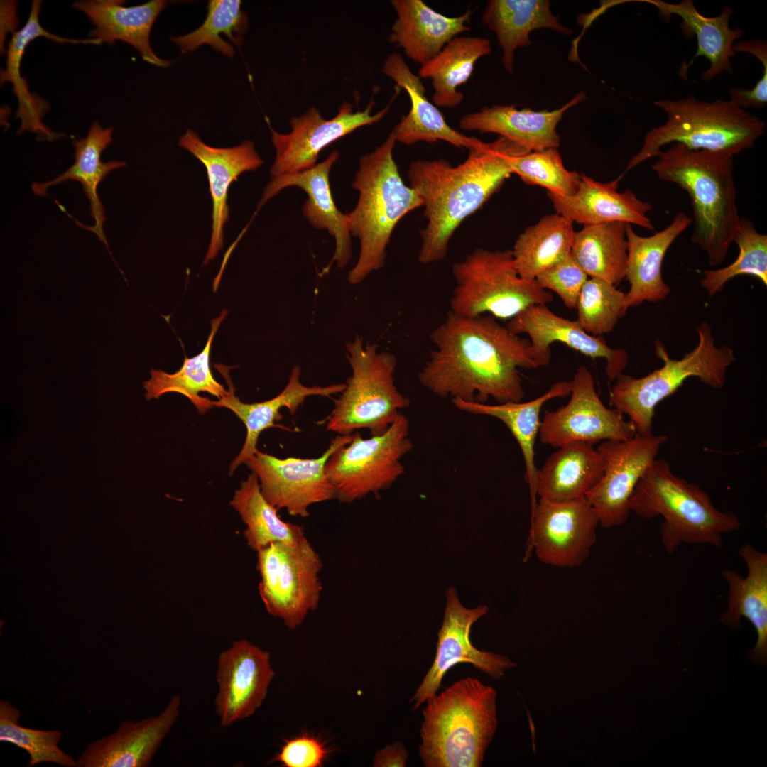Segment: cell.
I'll return each mask as SVG.
<instances>
[{
    "mask_svg": "<svg viewBox=\"0 0 767 767\" xmlns=\"http://www.w3.org/2000/svg\"><path fill=\"white\" fill-rule=\"evenodd\" d=\"M570 393L569 381H559L540 396L527 402H506L490 405L467 402L453 398V405L459 410L474 415H484L499 419L509 429L516 440L523 457L526 474L531 493V513L535 508L538 469L535 462V445L540 426V411L548 401L566 397Z\"/></svg>",
    "mask_w": 767,
    "mask_h": 767,
    "instance_id": "34",
    "label": "cell"
},
{
    "mask_svg": "<svg viewBox=\"0 0 767 767\" xmlns=\"http://www.w3.org/2000/svg\"><path fill=\"white\" fill-rule=\"evenodd\" d=\"M435 346L418 377L435 396L467 402H521L519 369L538 368L530 340L510 332L491 315L451 311L430 334Z\"/></svg>",
    "mask_w": 767,
    "mask_h": 767,
    "instance_id": "1",
    "label": "cell"
},
{
    "mask_svg": "<svg viewBox=\"0 0 767 767\" xmlns=\"http://www.w3.org/2000/svg\"><path fill=\"white\" fill-rule=\"evenodd\" d=\"M112 127L104 129L98 121H94L85 138L72 141L75 148L73 164L65 172L51 180L45 183H33L31 188L36 195L45 197L48 196L47 190L51 186L67 180L79 182L89 200L90 216L94 219V224L92 226H85L72 217L70 215L69 217L74 219L77 225L97 234L99 239L106 245L113 261L117 266L104 233L105 210L97 193L99 184L109 173L126 165L124 161L112 160L103 162L101 160L102 152L112 142ZM117 267L119 268L118 266Z\"/></svg>",
    "mask_w": 767,
    "mask_h": 767,
    "instance_id": "31",
    "label": "cell"
},
{
    "mask_svg": "<svg viewBox=\"0 0 767 767\" xmlns=\"http://www.w3.org/2000/svg\"><path fill=\"white\" fill-rule=\"evenodd\" d=\"M641 1L657 8L663 20H669L672 15L679 16L682 20L681 28L684 35L686 37L696 36L697 52L691 62L682 65L680 72L682 77H686L687 69L698 57H705L710 62L709 68L702 73L703 81L712 80L724 72H732L730 59L736 55L734 44L741 38L744 32L739 28H730L731 9L724 6L719 16L706 17L698 12L692 0H683L677 4L661 0Z\"/></svg>",
    "mask_w": 767,
    "mask_h": 767,
    "instance_id": "33",
    "label": "cell"
},
{
    "mask_svg": "<svg viewBox=\"0 0 767 767\" xmlns=\"http://www.w3.org/2000/svg\"><path fill=\"white\" fill-rule=\"evenodd\" d=\"M736 53L744 52L754 55L763 65V75L751 89L734 87L729 92L730 99L739 107L762 109L767 103V43L764 40L737 41L734 45Z\"/></svg>",
    "mask_w": 767,
    "mask_h": 767,
    "instance_id": "49",
    "label": "cell"
},
{
    "mask_svg": "<svg viewBox=\"0 0 767 767\" xmlns=\"http://www.w3.org/2000/svg\"><path fill=\"white\" fill-rule=\"evenodd\" d=\"M409 753L400 741L387 745L379 749L374 757V767H404L408 758Z\"/></svg>",
    "mask_w": 767,
    "mask_h": 767,
    "instance_id": "51",
    "label": "cell"
},
{
    "mask_svg": "<svg viewBox=\"0 0 767 767\" xmlns=\"http://www.w3.org/2000/svg\"><path fill=\"white\" fill-rule=\"evenodd\" d=\"M352 369L344 389L327 417L322 421L327 430L337 435H352L361 429L378 435L388 430L400 410L410 404L408 397L395 385L396 357L379 351L374 344H364L356 336L346 345Z\"/></svg>",
    "mask_w": 767,
    "mask_h": 767,
    "instance_id": "9",
    "label": "cell"
},
{
    "mask_svg": "<svg viewBox=\"0 0 767 767\" xmlns=\"http://www.w3.org/2000/svg\"><path fill=\"white\" fill-rule=\"evenodd\" d=\"M496 691L477 678L457 680L426 702L418 751L425 767H479L497 727Z\"/></svg>",
    "mask_w": 767,
    "mask_h": 767,
    "instance_id": "4",
    "label": "cell"
},
{
    "mask_svg": "<svg viewBox=\"0 0 767 767\" xmlns=\"http://www.w3.org/2000/svg\"><path fill=\"white\" fill-rule=\"evenodd\" d=\"M230 505L245 524L244 537L255 552L273 543H294L308 539L303 526L280 518L278 510L263 496L253 472L235 490Z\"/></svg>",
    "mask_w": 767,
    "mask_h": 767,
    "instance_id": "41",
    "label": "cell"
},
{
    "mask_svg": "<svg viewBox=\"0 0 767 767\" xmlns=\"http://www.w3.org/2000/svg\"><path fill=\"white\" fill-rule=\"evenodd\" d=\"M511 168L513 174H516L525 184L543 187L547 192L562 196L574 195L580 181V174L566 169L557 148L516 156Z\"/></svg>",
    "mask_w": 767,
    "mask_h": 767,
    "instance_id": "47",
    "label": "cell"
},
{
    "mask_svg": "<svg viewBox=\"0 0 767 767\" xmlns=\"http://www.w3.org/2000/svg\"><path fill=\"white\" fill-rule=\"evenodd\" d=\"M696 332L697 346L682 359H671L663 344L656 339L655 352L663 361V366L640 378L624 373L616 378L609 391V405L629 417L637 435L653 434L656 406L675 393L688 378L697 377L715 389L724 386L727 368L736 360L734 350L726 345L716 346L706 322L700 323Z\"/></svg>",
    "mask_w": 767,
    "mask_h": 767,
    "instance_id": "8",
    "label": "cell"
},
{
    "mask_svg": "<svg viewBox=\"0 0 767 767\" xmlns=\"http://www.w3.org/2000/svg\"><path fill=\"white\" fill-rule=\"evenodd\" d=\"M604 473V461L594 445L574 442L558 447L538 469L540 498L571 501L585 498Z\"/></svg>",
    "mask_w": 767,
    "mask_h": 767,
    "instance_id": "35",
    "label": "cell"
},
{
    "mask_svg": "<svg viewBox=\"0 0 767 767\" xmlns=\"http://www.w3.org/2000/svg\"><path fill=\"white\" fill-rule=\"evenodd\" d=\"M409 434V420L401 413L384 433L363 438L354 433L325 465L336 499L352 503L390 488L405 473L401 459L413 448Z\"/></svg>",
    "mask_w": 767,
    "mask_h": 767,
    "instance_id": "11",
    "label": "cell"
},
{
    "mask_svg": "<svg viewBox=\"0 0 767 767\" xmlns=\"http://www.w3.org/2000/svg\"><path fill=\"white\" fill-rule=\"evenodd\" d=\"M446 598L433 663L410 700L413 710L437 694L445 674L458 663H469L494 680L501 678L506 670L517 666L507 656L479 650L472 643V626L487 613L486 605L474 609L464 607L454 588L448 589Z\"/></svg>",
    "mask_w": 767,
    "mask_h": 767,
    "instance_id": "18",
    "label": "cell"
},
{
    "mask_svg": "<svg viewBox=\"0 0 767 767\" xmlns=\"http://www.w3.org/2000/svg\"><path fill=\"white\" fill-rule=\"evenodd\" d=\"M589 278L571 254L545 269L535 281L540 287L555 293L565 307L575 308L581 290Z\"/></svg>",
    "mask_w": 767,
    "mask_h": 767,
    "instance_id": "48",
    "label": "cell"
},
{
    "mask_svg": "<svg viewBox=\"0 0 767 767\" xmlns=\"http://www.w3.org/2000/svg\"><path fill=\"white\" fill-rule=\"evenodd\" d=\"M218 369L226 379L229 385L228 395L211 401L212 407H223L232 410L244 424L246 435L244 443L230 464L229 474L254 455L257 449V442L261 433L270 428H279L289 431L296 432L288 427L277 424L283 416L280 410L285 408L291 415H295L300 406L308 397L319 396L332 398L333 395L340 393L345 388V384H332L326 386H307L300 381L301 369L298 365L293 367L288 381L283 390L276 396L259 403H247L240 401L234 394V388L225 369L219 365Z\"/></svg>",
    "mask_w": 767,
    "mask_h": 767,
    "instance_id": "22",
    "label": "cell"
},
{
    "mask_svg": "<svg viewBox=\"0 0 767 767\" xmlns=\"http://www.w3.org/2000/svg\"><path fill=\"white\" fill-rule=\"evenodd\" d=\"M573 222L555 213L526 228L511 250L521 278L535 281L538 274L570 254Z\"/></svg>",
    "mask_w": 767,
    "mask_h": 767,
    "instance_id": "42",
    "label": "cell"
},
{
    "mask_svg": "<svg viewBox=\"0 0 767 767\" xmlns=\"http://www.w3.org/2000/svg\"><path fill=\"white\" fill-rule=\"evenodd\" d=\"M738 553L745 562L748 573L741 576L732 569H723L722 577L728 585L727 609L721 621L734 629L741 626V617L746 618L757 633L756 643L751 651L756 660L766 663L767 658V554L751 545L739 548Z\"/></svg>",
    "mask_w": 767,
    "mask_h": 767,
    "instance_id": "32",
    "label": "cell"
},
{
    "mask_svg": "<svg viewBox=\"0 0 767 767\" xmlns=\"http://www.w3.org/2000/svg\"><path fill=\"white\" fill-rule=\"evenodd\" d=\"M739 249L736 259L729 266L702 271L701 286L710 297L720 292L725 283L739 275H749L767 285V235L759 233L753 222L741 218L734 239Z\"/></svg>",
    "mask_w": 767,
    "mask_h": 767,
    "instance_id": "45",
    "label": "cell"
},
{
    "mask_svg": "<svg viewBox=\"0 0 767 767\" xmlns=\"http://www.w3.org/2000/svg\"><path fill=\"white\" fill-rule=\"evenodd\" d=\"M227 315L223 310L217 318L211 321V330L203 350L192 358L184 359L182 367L173 374L162 370H151V379L143 382L147 400L158 398L168 393H178L187 397L200 413L212 408L211 400L202 398L199 393H208L218 398L229 393L214 378L210 367L212 343L222 322Z\"/></svg>",
    "mask_w": 767,
    "mask_h": 767,
    "instance_id": "40",
    "label": "cell"
},
{
    "mask_svg": "<svg viewBox=\"0 0 767 767\" xmlns=\"http://www.w3.org/2000/svg\"><path fill=\"white\" fill-rule=\"evenodd\" d=\"M257 553L259 593L266 610L291 629L320 603L322 561L308 539L277 542Z\"/></svg>",
    "mask_w": 767,
    "mask_h": 767,
    "instance_id": "12",
    "label": "cell"
},
{
    "mask_svg": "<svg viewBox=\"0 0 767 767\" xmlns=\"http://www.w3.org/2000/svg\"><path fill=\"white\" fill-rule=\"evenodd\" d=\"M240 0H210L202 24L184 36H173L171 40L183 53L192 52L202 45H208L222 55L233 58L234 46L222 38L226 36L237 48L243 44L249 18L241 9Z\"/></svg>",
    "mask_w": 767,
    "mask_h": 767,
    "instance_id": "43",
    "label": "cell"
},
{
    "mask_svg": "<svg viewBox=\"0 0 767 767\" xmlns=\"http://www.w3.org/2000/svg\"><path fill=\"white\" fill-rule=\"evenodd\" d=\"M16 1H1V53H5L4 43L9 31H13L18 26L16 15Z\"/></svg>",
    "mask_w": 767,
    "mask_h": 767,
    "instance_id": "52",
    "label": "cell"
},
{
    "mask_svg": "<svg viewBox=\"0 0 767 767\" xmlns=\"http://www.w3.org/2000/svg\"><path fill=\"white\" fill-rule=\"evenodd\" d=\"M654 104L666 114L667 121L646 133L641 149L628 162L619 179L673 143L735 156L753 147L766 127L764 121L731 99L709 102L690 96L658 100Z\"/></svg>",
    "mask_w": 767,
    "mask_h": 767,
    "instance_id": "7",
    "label": "cell"
},
{
    "mask_svg": "<svg viewBox=\"0 0 767 767\" xmlns=\"http://www.w3.org/2000/svg\"><path fill=\"white\" fill-rule=\"evenodd\" d=\"M626 293L609 283L589 278L580 293L575 308L577 322L593 336L611 332L628 308Z\"/></svg>",
    "mask_w": 767,
    "mask_h": 767,
    "instance_id": "46",
    "label": "cell"
},
{
    "mask_svg": "<svg viewBox=\"0 0 767 767\" xmlns=\"http://www.w3.org/2000/svg\"><path fill=\"white\" fill-rule=\"evenodd\" d=\"M40 6V1L33 0L26 23L20 31L13 33L6 51V68L1 71L0 82L1 85L10 82L13 85V92L18 99V109L16 117L21 121L18 134L31 131L37 134L38 140L50 141L65 135L53 132L42 122L41 118L48 106L44 104L38 96L30 92L26 80L21 75V60L27 45L37 38L44 37L57 43L72 44H77L78 40L60 37L43 28L39 22Z\"/></svg>",
    "mask_w": 767,
    "mask_h": 767,
    "instance_id": "36",
    "label": "cell"
},
{
    "mask_svg": "<svg viewBox=\"0 0 767 767\" xmlns=\"http://www.w3.org/2000/svg\"><path fill=\"white\" fill-rule=\"evenodd\" d=\"M119 0H82L73 6L83 12L95 28L89 38L113 45L121 40L136 48L143 60L161 67H169L173 62L156 55L150 45L153 25L166 7L165 0H151L146 3L126 7Z\"/></svg>",
    "mask_w": 767,
    "mask_h": 767,
    "instance_id": "29",
    "label": "cell"
},
{
    "mask_svg": "<svg viewBox=\"0 0 767 767\" xmlns=\"http://www.w3.org/2000/svg\"><path fill=\"white\" fill-rule=\"evenodd\" d=\"M514 334H526L538 366L549 364L552 343L559 342L592 359L606 360V374L612 381L623 373L629 361L625 349L610 347L599 336L587 333L577 320L555 314L547 305H533L521 312L506 324Z\"/></svg>",
    "mask_w": 767,
    "mask_h": 767,
    "instance_id": "20",
    "label": "cell"
},
{
    "mask_svg": "<svg viewBox=\"0 0 767 767\" xmlns=\"http://www.w3.org/2000/svg\"><path fill=\"white\" fill-rule=\"evenodd\" d=\"M668 439L665 435L636 434L628 440H605L598 445L604 473L585 499L594 509L599 526L608 529L627 521L634 489Z\"/></svg>",
    "mask_w": 767,
    "mask_h": 767,
    "instance_id": "17",
    "label": "cell"
},
{
    "mask_svg": "<svg viewBox=\"0 0 767 767\" xmlns=\"http://www.w3.org/2000/svg\"><path fill=\"white\" fill-rule=\"evenodd\" d=\"M452 271L455 286L450 311L459 316L489 315L510 320L531 305L553 300L535 281L520 277L510 249L477 248L455 263Z\"/></svg>",
    "mask_w": 767,
    "mask_h": 767,
    "instance_id": "10",
    "label": "cell"
},
{
    "mask_svg": "<svg viewBox=\"0 0 767 767\" xmlns=\"http://www.w3.org/2000/svg\"><path fill=\"white\" fill-rule=\"evenodd\" d=\"M352 435H337L327 450L316 458H278L256 451L246 465L259 480L265 499L278 511L306 518L310 506L336 499L335 490L325 472L330 455L348 444Z\"/></svg>",
    "mask_w": 767,
    "mask_h": 767,
    "instance_id": "13",
    "label": "cell"
},
{
    "mask_svg": "<svg viewBox=\"0 0 767 767\" xmlns=\"http://www.w3.org/2000/svg\"><path fill=\"white\" fill-rule=\"evenodd\" d=\"M330 752L317 737L305 734L285 741L271 762L285 767H320Z\"/></svg>",
    "mask_w": 767,
    "mask_h": 767,
    "instance_id": "50",
    "label": "cell"
},
{
    "mask_svg": "<svg viewBox=\"0 0 767 767\" xmlns=\"http://www.w3.org/2000/svg\"><path fill=\"white\" fill-rule=\"evenodd\" d=\"M619 179L601 183L582 174L577 192L562 196L547 192L556 213L583 226L622 222L653 231L647 214L652 205L630 190L618 191Z\"/></svg>",
    "mask_w": 767,
    "mask_h": 767,
    "instance_id": "25",
    "label": "cell"
},
{
    "mask_svg": "<svg viewBox=\"0 0 767 767\" xmlns=\"http://www.w3.org/2000/svg\"><path fill=\"white\" fill-rule=\"evenodd\" d=\"M598 516L585 498L557 501L540 498L531 513L529 550L557 567H577L597 540Z\"/></svg>",
    "mask_w": 767,
    "mask_h": 767,
    "instance_id": "16",
    "label": "cell"
},
{
    "mask_svg": "<svg viewBox=\"0 0 767 767\" xmlns=\"http://www.w3.org/2000/svg\"><path fill=\"white\" fill-rule=\"evenodd\" d=\"M178 144L197 158L207 173L212 199V226L205 264L214 259L223 246L224 227L229 220L227 197L231 184L243 173L257 170L263 161L250 140L233 147L216 148L205 143L196 132L187 129Z\"/></svg>",
    "mask_w": 767,
    "mask_h": 767,
    "instance_id": "24",
    "label": "cell"
},
{
    "mask_svg": "<svg viewBox=\"0 0 767 767\" xmlns=\"http://www.w3.org/2000/svg\"><path fill=\"white\" fill-rule=\"evenodd\" d=\"M396 143L391 131L381 145L362 156L352 184L359 195L354 209L346 214L351 235L359 239L360 253L348 273L351 284L359 283L384 266L395 227L423 205L418 194L401 177L393 155Z\"/></svg>",
    "mask_w": 767,
    "mask_h": 767,
    "instance_id": "5",
    "label": "cell"
},
{
    "mask_svg": "<svg viewBox=\"0 0 767 767\" xmlns=\"http://www.w3.org/2000/svg\"><path fill=\"white\" fill-rule=\"evenodd\" d=\"M20 717L18 709L7 701H0V741L26 751L29 756L28 767L41 763L76 767L77 761L58 746L61 731L22 727L18 724Z\"/></svg>",
    "mask_w": 767,
    "mask_h": 767,
    "instance_id": "44",
    "label": "cell"
},
{
    "mask_svg": "<svg viewBox=\"0 0 767 767\" xmlns=\"http://www.w3.org/2000/svg\"><path fill=\"white\" fill-rule=\"evenodd\" d=\"M339 157V153L335 150L325 161L308 170L273 177L266 185L253 217L268 200L283 189L291 186L301 188L308 195V199L302 207L303 216L314 228L327 229L334 237L335 250L331 263L335 261L337 266L342 268L347 266L351 259L352 244L347 214L336 207L330 185V171Z\"/></svg>",
    "mask_w": 767,
    "mask_h": 767,
    "instance_id": "23",
    "label": "cell"
},
{
    "mask_svg": "<svg viewBox=\"0 0 767 767\" xmlns=\"http://www.w3.org/2000/svg\"><path fill=\"white\" fill-rule=\"evenodd\" d=\"M586 98L578 93L567 104L553 111L518 109L513 104L484 106L463 116L459 127L465 131L494 133L506 138L528 151L557 148L560 137L556 127L563 114Z\"/></svg>",
    "mask_w": 767,
    "mask_h": 767,
    "instance_id": "27",
    "label": "cell"
},
{
    "mask_svg": "<svg viewBox=\"0 0 767 767\" xmlns=\"http://www.w3.org/2000/svg\"><path fill=\"white\" fill-rule=\"evenodd\" d=\"M732 154L691 150L673 143L656 157L651 169L689 195L693 212L692 243L716 266L725 259L739 228L740 217L733 176Z\"/></svg>",
    "mask_w": 767,
    "mask_h": 767,
    "instance_id": "3",
    "label": "cell"
},
{
    "mask_svg": "<svg viewBox=\"0 0 767 767\" xmlns=\"http://www.w3.org/2000/svg\"><path fill=\"white\" fill-rule=\"evenodd\" d=\"M631 512L643 518L661 516L660 531L668 553L682 543L722 545L724 533L741 523L731 511L716 508L697 484L673 473L664 458L656 459L638 482L629 501Z\"/></svg>",
    "mask_w": 767,
    "mask_h": 767,
    "instance_id": "6",
    "label": "cell"
},
{
    "mask_svg": "<svg viewBox=\"0 0 767 767\" xmlns=\"http://www.w3.org/2000/svg\"><path fill=\"white\" fill-rule=\"evenodd\" d=\"M381 70L398 88L406 92L410 102L409 111L392 131L396 141L412 146L418 142L434 143L443 141L467 149L482 141L464 135L448 124L437 107L427 97L421 78L412 72L401 54L388 55Z\"/></svg>",
    "mask_w": 767,
    "mask_h": 767,
    "instance_id": "26",
    "label": "cell"
},
{
    "mask_svg": "<svg viewBox=\"0 0 767 767\" xmlns=\"http://www.w3.org/2000/svg\"><path fill=\"white\" fill-rule=\"evenodd\" d=\"M628 224L615 222L585 225L574 232L570 254L589 278L616 287L625 278Z\"/></svg>",
    "mask_w": 767,
    "mask_h": 767,
    "instance_id": "39",
    "label": "cell"
},
{
    "mask_svg": "<svg viewBox=\"0 0 767 767\" xmlns=\"http://www.w3.org/2000/svg\"><path fill=\"white\" fill-rule=\"evenodd\" d=\"M399 92L400 88L396 87L388 104L374 114H371L373 101L364 111H354L351 103L344 101L337 115L328 120L322 116L317 108L311 107L303 114L290 119L291 131L288 134L276 131L268 121L276 150L275 160L270 170L271 176L297 173L312 168L317 164L320 153L326 146L361 126L380 121Z\"/></svg>",
    "mask_w": 767,
    "mask_h": 767,
    "instance_id": "15",
    "label": "cell"
},
{
    "mask_svg": "<svg viewBox=\"0 0 767 767\" xmlns=\"http://www.w3.org/2000/svg\"><path fill=\"white\" fill-rule=\"evenodd\" d=\"M570 382L568 403L548 410L541 420L538 437L558 448L574 442L594 445L605 440H628L636 435L633 425L617 409L601 401L589 370L580 366Z\"/></svg>",
    "mask_w": 767,
    "mask_h": 767,
    "instance_id": "14",
    "label": "cell"
},
{
    "mask_svg": "<svg viewBox=\"0 0 767 767\" xmlns=\"http://www.w3.org/2000/svg\"><path fill=\"white\" fill-rule=\"evenodd\" d=\"M181 697L173 695L159 714L124 721L113 734L91 742L76 767H147L180 715Z\"/></svg>",
    "mask_w": 767,
    "mask_h": 767,
    "instance_id": "21",
    "label": "cell"
},
{
    "mask_svg": "<svg viewBox=\"0 0 767 767\" xmlns=\"http://www.w3.org/2000/svg\"><path fill=\"white\" fill-rule=\"evenodd\" d=\"M391 4L396 18L388 40L420 65L435 57L454 38L470 30L471 9L450 17L422 0H392Z\"/></svg>",
    "mask_w": 767,
    "mask_h": 767,
    "instance_id": "28",
    "label": "cell"
},
{
    "mask_svg": "<svg viewBox=\"0 0 767 767\" xmlns=\"http://www.w3.org/2000/svg\"><path fill=\"white\" fill-rule=\"evenodd\" d=\"M482 23L493 31L501 48L504 69L513 73L515 51L531 44L530 33L550 28L565 35L571 30L562 26L550 9L547 0H491L482 15Z\"/></svg>",
    "mask_w": 767,
    "mask_h": 767,
    "instance_id": "37",
    "label": "cell"
},
{
    "mask_svg": "<svg viewBox=\"0 0 767 767\" xmlns=\"http://www.w3.org/2000/svg\"><path fill=\"white\" fill-rule=\"evenodd\" d=\"M275 673L270 653L247 640L221 652L216 674V714L222 727L253 715L266 699Z\"/></svg>",
    "mask_w": 767,
    "mask_h": 767,
    "instance_id": "19",
    "label": "cell"
},
{
    "mask_svg": "<svg viewBox=\"0 0 767 767\" xmlns=\"http://www.w3.org/2000/svg\"><path fill=\"white\" fill-rule=\"evenodd\" d=\"M491 52L490 41L479 36H457L432 60L420 65L418 76L431 80L432 102L453 108L464 99L457 89L471 77L476 62Z\"/></svg>",
    "mask_w": 767,
    "mask_h": 767,
    "instance_id": "38",
    "label": "cell"
},
{
    "mask_svg": "<svg viewBox=\"0 0 767 767\" xmlns=\"http://www.w3.org/2000/svg\"><path fill=\"white\" fill-rule=\"evenodd\" d=\"M692 224V219L680 212L665 229L648 236H639L631 224L627 225L625 278L630 288L625 303L628 309L644 302L657 303L668 295L670 287L662 276L663 259L670 245Z\"/></svg>",
    "mask_w": 767,
    "mask_h": 767,
    "instance_id": "30",
    "label": "cell"
},
{
    "mask_svg": "<svg viewBox=\"0 0 767 767\" xmlns=\"http://www.w3.org/2000/svg\"><path fill=\"white\" fill-rule=\"evenodd\" d=\"M469 151L467 159L455 166L445 158L410 163V186L421 198L427 219L420 230L418 260L423 264L445 259L457 227L513 174V158L531 152L502 136L491 143L481 141Z\"/></svg>",
    "mask_w": 767,
    "mask_h": 767,
    "instance_id": "2",
    "label": "cell"
}]
</instances>
